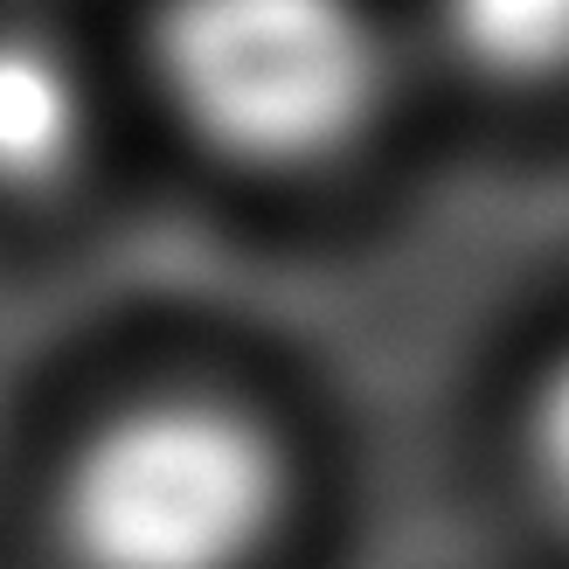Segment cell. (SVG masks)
<instances>
[{
  "mask_svg": "<svg viewBox=\"0 0 569 569\" xmlns=\"http://www.w3.org/2000/svg\"><path fill=\"white\" fill-rule=\"evenodd\" d=\"M438 56L493 91L569 83V0H423Z\"/></svg>",
  "mask_w": 569,
  "mask_h": 569,
  "instance_id": "4",
  "label": "cell"
},
{
  "mask_svg": "<svg viewBox=\"0 0 569 569\" xmlns=\"http://www.w3.org/2000/svg\"><path fill=\"white\" fill-rule=\"evenodd\" d=\"M104 147V83L63 28L0 14V209L36 216L77 194Z\"/></svg>",
  "mask_w": 569,
  "mask_h": 569,
  "instance_id": "3",
  "label": "cell"
},
{
  "mask_svg": "<svg viewBox=\"0 0 569 569\" xmlns=\"http://www.w3.org/2000/svg\"><path fill=\"white\" fill-rule=\"evenodd\" d=\"M521 459H528V487L549 515L569 528V355L542 368V382L528 396L521 417Z\"/></svg>",
  "mask_w": 569,
  "mask_h": 569,
  "instance_id": "5",
  "label": "cell"
},
{
  "mask_svg": "<svg viewBox=\"0 0 569 569\" xmlns=\"http://www.w3.org/2000/svg\"><path fill=\"white\" fill-rule=\"evenodd\" d=\"M299 515L292 438L237 389L132 382L49 451L56 569H264Z\"/></svg>",
  "mask_w": 569,
  "mask_h": 569,
  "instance_id": "1",
  "label": "cell"
},
{
  "mask_svg": "<svg viewBox=\"0 0 569 569\" xmlns=\"http://www.w3.org/2000/svg\"><path fill=\"white\" fill-rule=\"evenodd\" d=\"M376 0H147L139 83L188 153L299 181L355 153L389 98Z\"/></svg>",
  "mask_w": 569,
  "mask_h": 569,
  "instance_id": "2",
  "label": "cell"
}]
</instances>
